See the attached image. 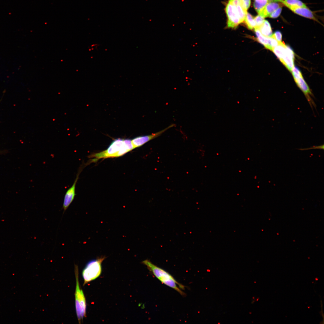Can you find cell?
<instances>
[{
	"label": "cell",
	"instance_id": "cell-10",
	"mask_svg": "<svg viewBox=\"0 0 324 324\" xmlns=\"http://www.w3.org/2000/svg\"><path fill=\"white\" fill-rule=\"evenodd\" d=\"M284 4L281 2H268L263 9L259 14L264 18L268 17L272 13L280 7H282Z\"/></svg>",
	"mask_w": 324,
	"mask_h": 324
},
{
	"label": "cell",
	"instance_id": "cell-16",
	"mask_svg": "<svg viewBox=\"0 0 324 324\" xmlns=\"http://www.w3.org/2000/svg\"><path fill=\"white\" fill-rule=\"evenodd\" d=\"M284 1L291 6L300 7H307L305 4L300 0H284Z\"/></svg>",
	"mask_w": 324,
	"mask_h": 324
},
{
	"label": "cell",
	"instance_id": "cell-20",
	"mask_svg": "<svg viewBox=\"0 0 324 324\" xmlns=\"http://www.w3.org/2000/svg\"><path fill=\"white\" fill-rule=\"evenodd\" d=\"M271 37L274 38L278 42H281L282 34L280 31H276L273 34H272Z\"/></svg>",
	"mask_w": 324,
	"mask_h": 324
},
{
	"label": "cell",
	"instance_id": "cell-14",
	"mask_svg": "<svg viewBox=\"0 0 324 324\" xmlns=\"http://www.w3.org/2000/svg\"><path fill=\"white\" fill-rule=\"evenodd\" d=\"M248 28L252 30L256 27V24L253 16L247 12L244 21Z\"/></svg>",
	"mask_w": 324,
	"mask_h": 324
},
{
	"label": "cell",
	"instance_id": "cell-1",
	"mask_svg": "<svg viewBox=\"0 0 324 324\" xmlns=\"http://www.w3.org/2000/svg\"><path fill=\"white\" fill-rule=\"evenodd\" d=\"M134 149L131 140L118 138L114 140L105 150L92 154L88 157L96 159L117 157L122 156Z\"/></svg>",
	"mask_w": 324,
	"mask_h": 324
},
{
	"label": "cell",
	"instance_id": "cell-6",
	"mask_svg": "<svg viewBox=\"0 0 324 324\" xmlns=\"http://www.w3.org/2000/svg\"><path fill=\"white\" fill-rule=\"evenodd\" d=\"M174 126V124H172L164 129L156 133L134 138L131 140L134 148L140 147L149 141L159 136L166 131Z\"/></svg>",
	"mask_w": 324,
	"mask_h": 324
},
{
	"label": "cell",
	"instance_id": "cell-11",
	"mask_svg": "<svg viewBox=\"0 0 324 324\" xmlns=\"http://www.w3.org/2000/svg\"><path fill=\"white\" fill-rule=\"evenodd\" d=\"M254 30L257 39L259 42L266 48L272 51L273 48L272 45V37L263 35L257 28H256Z\"/></svg>",
	"mask_w": 324,
	"mask_h": 324
},
{
	"label": "cell",
	"instance_id": "cell-8",
	"mask_svg": "<svg viewBox=\"0 0 324 324\" xmlns=\"http://www.w3.org/2000/svg\"><path fill=\"white\" fill-rule=\"evenodd\" d=\"M282 3L296 14L315 21L317 20L312 12L307 7H300L291 6L286 3L284 0H283Z\"/></svg>",
	"mask_w": 324,
	"mask_h": 324
},
{
	"label": "cell",
	"instance_id": "cell-5",
	"mask_svg": "<svg viewBox=\"0 0 324 324\" xmlns=\"http://www.w3.org/2000/svg\"><path fill=\"white\" fill-rule=\"evenodd\" d=\"M226 12L228 18V28H235L241 23L235 5L228 2L226 6Z\"/></svg>",
	"mask_w": 324,
	"mask_h": 324
},
{
	"label": "cell",
	"instance_id": "cell-17",
	"mask_svg": "<svg viewBox=\"0 0 324 324\" xmlns=\"http://www.w3.org/2000/svg\"><path fill=\"white\" fill-rule=\"evenodd\" d=\"M254 20L256 24V28H257L263 24L265 20L264 18L259 14L254 18Z\"/></svg>",
	"mask_w": 324,
	"mask_h": 324
},
{
	"label": "cell",
	"instance_id": "cell-2",
	"mask_svg": "<svg viewBox=\"0 0 324 324\" xmlns=\"http://www.w3.org/2000/svg\"><path fill=\"white\" fill-rule=\"evenodd\" d=\"M142 263L162 283L174 289L181 295L185 296V293L180 289H184V286L178 283L170 274L155 265L148 260H144Z\"/></svg>",
	"mask_w": 324,
	"mask_h": 324
},
{
	"label": "cell",
	"instance_id": "cell-21",
	"mask_svg": "<svg viewBox=\"0 0 324 324\" xmlns=\"http://www.w3.org/2000/svg\"><path fill=\"white\" fill-rule=\"evenodd\" d=\"M244 8L247 10L249 8L250 4V0H241Z\"/></svg>",
	"mask_w": 324,
	"mask_h": 324
},
{
	"label": "cell",
	"instance_id": "cell-12",
	"mask_svg": "<svg viewBox=\"0 0 324 324\" xmlns=\"http://www.w3.org/2000/svg\"><path fill=\"white\" fill-rule=\"evenodd\" d=\"M258 29L261 33L265 36L271 37L272 35L270 24L267 20H265L263 24Z\"/></svg>",
	"mask_w": 324,
	"mask_h": 324
},
{
	"label": "cell",
	"instance_id": "cell-18",
	"mask_svg": "<svg viewBox=\"0 0 324 324\" xmlns=\"http://www.w3.org/2000/svg\"><path fill=\"white\" fill-rule=\"evenodd\" d=\"M291 71L294 80L302 76V74L299 69L296 66L293 67Z\"/></svg>",
	"mask_w": 324,
	"mask_h": 324
},
{
	"label": "cell",
	"instance_id": "cell-15",
	"mask_svg": "<svg viewBox=\"0 0 324 324\" xmlns=\"http://www.w3.org/2000/svg\"><path fill=\"white\" fill-rule=\"evenodd\" d=\"M267 3V0H254V7L258 14L263 9Z\"/></svg>",
	"mask_w": 324,
	"mask_h": 324
},
{
	"label": "cell",
	"instance_id": "cell-4",
	"mask_svg": "<svg viewBox=\"0 0 324 324\" xmlns=\"http://www.w3.org/2000/svg\"><path fill=\"white\" fill-rule=\"evenodd\" d=\"M105 258L101 257L89 262L82 272L83 285L98 278L101 272V263Z\"/></svg>",
	"mask_w": 324,
	"mask_h": 324
},
{
	"label": "cell",
	"instance_id": "cell-9",
	"mask_svg": "<svg viewBox=\"0 0 324 324\" xmlns=\"http://www.w3.org/2000/svg\"><path fill=\"white\" fill-rule=\"evenodd\" d=\"M294 54L292 49L290 46L286 45L285 54L280 61L291 72L294 66Z\"/></svg>",
	"mask_w": 324,
	"mask_h": 324
},
{
	"label": "cell",
	"instance_id": "cell-23",
	"mask_svg": "<svg viewBox=\"0 0 324 324\" xmlns=\"http://www.w3.org/2000/svg\"><path fill=\"white\" fill-rule=\"evenodd\" d=\"M283 0H267L268 2H279L282 3Z\"/></svg>",
	"mask_w": 324,
	"mask_h": 324
},
{
	"label": "cell",
	"instance_id": "cell-19",
	"mask_svg": "<svg viewBox=\"0 0 324 324\" xmlns=\"http://www.w3.org/2000/svg\"><path fill=\"white\" fill-rule=\"evenodd\" d=\"M282 10V7H279L275 10L270 14L268 17L273 18L278 17L281 14Z\"/></svg>",
	"mask_w": 324,
	"mask_h": 324
},
{
	"label": "cell",
	"instance_id": "cell-7",
	"mask_svg": "<svg viewBox=\"0 0 324 324\" xmlns=\"http://www.w3.org/2000/svg\"><path fill=\"white\" fill-rule=\"evenodd\" d=\"M81 170L80 168L78 170L76 178L72 186L66 191L64 198L63 208L65 211L73 201L75 197L76 185L78 180L80 174Z\"/></svg>",
	"mask_w": 324,
	"mask_h": 324
},
{
	"label": "cell",
	"instance_id": "cell-3",
	"mask_svg": "<svg viewBox=\"0 0 324 324\" xmlns=\"http://www.w3.org/2000/svg\"><path fill=\"white\" fill-rule=\"evenodd\" d=\"M74 271L76 280L75 293V309L79 322L80 323L84 317H86V304L84 295L80 285L78 268L77 265H75Z\"/></svg>",
	"mask_w": 324,
	"mask_h": 324
},
{
	"label": "cell",
	"instance_id": "cell-13",
	"mask_svg": "<svg viewBox=\"0 0 324 324\" xmlns=\"http://www.w3.org/2000/svg\"><path fill=\"white\" fill-rule=\"evenodd\" d=\"M286 45L283 43H280L278 45L274 47L272 51L281 61L283 58L285 51Z\"/></svg>",
	"mask_w": 324,
	"mask_h": 324
},
{
	"label": "cell",
	"instance_id": "cell-22",
	"mask_svg": "<svg viewBox=\"0 0 324 324\" xmlns=\"http://www.w3.org/2000/svg\"><path fill=\"white\" fill-rule=\"evenodd\" d=\"M316 148L323 149H324V145H321V146H314V147H310V148H307L300 149V150H308V149H316Z\"/></svg>",
	"mask_w": 324,
	"mask_h": 324
}]
</instances>
